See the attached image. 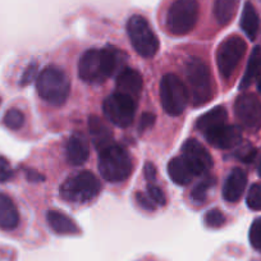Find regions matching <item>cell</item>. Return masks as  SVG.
Returning a JSON list of instances; mask_svg holds the SVG:
<instances>
[{
    "instance_id": "cell-1",
    "label": "cell",
    "mask_w": 261,
    "mask_h": 261,
    "mask_svg": "<svg viewBox=\"0 0 261 261\" xmlns=\"http://www.w3.org/2000/svg\"><path fill=\"white\" fill-rule=\"evenodd\" d=\"M125 63V55L115 47L90 49L79 62V77L89 85L104 84Z\"/></svg>"
},
{
    "instance_id": "cell-2",
    "label": "cell",
    "mask_w": 261,
    "mask_h": 261,
    "mask_svg": "<svg viewBox=\"0 0 261 261\" xmlns=\"http://www.w3.org/2000/svg\"><path fill=\"white\" fill-rule=\"evenodd\" d=\"M186 82L190 100L195 108L209 104L215 96L214 81L206 62L200 58H191L185 67Z\"/></svg>"
},
{
    "instance_id": "cell-3",
    "label": "cell",
    "mask_w": 261,
    "mask_h": 261,
    "mask_svg": "<svg viewBox=\"0 0 261 261\" xmlns=\"http://www.w3.org/2000/svg\"><path fill=\"white\" fill-rule=\"evenodd\" d=\"M36 90L44 101L54 107H60L69 96L71 80L58 65H47L37 76Z\"/></svg>"
},
{
    "instance_id": "cell-4",
    "label": "cell",
    "mask_w": 261,
    "mask_h": 261,
    "mask_svg": "<svg viewBox=\"0 0 261 261\" xmlns=\"http://www.w3.org/2000/svg\"><path fill=\"white\" fill-rule=\"evenodd\" d=\"M97 168L105 180L119 183L128 179L134 173V162L123 147L113 144L99 152Z\"/></svg>"
},
{
    "instance_id": "cell-5",
    "label": "cell",
    "mask_w": 261,
    "mask_h": 261,
    "mask_svg": "<svg viewBox=\"0 0 261 261\" xmlns=\"http://www.w3.org/2000/svg\"><path fill=\"white\" fill-rule=\"evenodd\" d=\"M101 182L94 173L84 170L67 178L60 187V196L71 204H86L99 196Z\"/></svg>"
},
{
    "instance_id": "cell-6",
    "label": "cell",
    "mask_w": 261,
    "mask_h": 261,
    "mask_svg": "<svg viewBox=\"0 0 261 261\" xmlns=\"http://www.w3.org/2000/svg\"><path fill=\"white\" fill-rule=\"evenodd\" d=\"M200 14L197 0H174L167 13L168 31L174 36H185L195 29Z\"/></svg>"
},
{
    "instance_id": "cell-7",
    "label": "cell",
    "mask_w": 261,
    "mask_h": 261,
    "mask_svg": "<svg viewBox=\"0 0 261 261\" xmlns=\"http://www.w3.org/2000/svg\"><path fill=\"white\" fill-rule=\"evenodd\" d=\"M127 34L129 41L139 55L142 58L155 57L159 50V39L145 17L135 14L127 22Z\"/></svg>"
},
{
    "instance_id": "cell-8",
    "label": "cell",
    "mask_w": 261,
    "mask_h": 261,
    "mask_svg": "<svg viewBox=\"0 0 261 261\" xmlns=\"http://www.w3.org/2000/svg\"><path fill=\"white\" fill-rule=\"evenodd\" d=\"M190 101L187 87L174 73H167L160 81V102L167 114L178 117Z\"/></svg>"
},
{
    "instance_id": "cell-9",
    "label": "cell",
    "mask_w": 261,
    "mask_h": 261,
    "mask_svg": "<svg viewBox=\"0 0 261 261\" xmlns=\"http://www.w3.org/2000/svg\"><path fill=\"white\" fill-rule=\"evenodd\" d=\"M136 109V100L120 92H115L108 96L102 104L105 118L110 123L120 128H127L132 124Z\"/></svg>"
},
{
    "instance_id": "cell-10",
    "label": "cell",
    "mask_w": 261,
    "mask_h": 261,
    "mask_svg": "<svg viewBox=\"0 0 261 261\" xmlns=\"http://www.w3.org/2000/svg\"><path fill=\"white\" fill-rule=\"evenodd\" d=\"M247 45L242 37L237 35L228 36L220 42L217 50V64L220 76L224 80H229L234 73L236 68L245 55Z\"/></svg>"
},
{
    "instance_id": "cell-11",
    "label": "cell",
    "mask_w": 261,
    "mask_h": 261,
    "mask_svg": "<svg viewBox=\"0 0 261 261\" xmlns=\"http://www.w3.org/2000/svg\"><path fill=\"white\" fill-rule=\"evenodd\" d=\"M234 115L245 129L256 132L261 127L260 100L250 92L240 95L234 101Z\"/></svg>"
},
{
    "instance_id": "cell-12",
    "label": "cell",
    "mask_w": 261,
    "mask_h": 261,
    "mask_svg": "<svg viewBox=\"0 0 261 261\" xmlns=\"http://www.w3.org/2000/svg\"><path fill=\"white\" fill-rule=\"evenodd\" d=\"M182 158L195 175L205 174L213 168L210 152L195 139H188L182 145Z\"/></svg>"
},
{
    "instance_id": "cell-13",
    "label": "cell",
    "mask_w": 261,
    "mask_h": 261,
    "mask_svg": "<svg viewBox=\"0 0 261 261\" xmlns=\"http://www.w3.org/2000/svg\"><path fill=\"white\" fill-rule=\"evenodd\" d=\"M207 144L215 149L228 150L237 146L242 140V130L240 127L233 124H222L204 134Z\"/></svg>"
},
{
    "instance_id": "cell-14",
    "label": "cell",
    "mask_w": 261,
    "mask_h": 261,
    "mask_svg": "<svg viewBox=\"0 0 261 261\" xmlns=\"http://www.w3.org/2000/svg\"><path fill=\"white\" fill-rule=\"evenodd\" d=\"M117 92L130 96L137 101L142 90V76L136 69L124 68L117 77Z\"/></svg>"
},
{
    "instance_id": "cell-15",
    "label": "cell",
    "mask_w": 261,
    "mask_h": 261,
    "mask_svg": "<svg viewBox=\"0 0 261 261\" xmlns=\"http://www.w3.org/2000/svg\"><path fill=\"white\" fill-rule=\"evenodd\" d=\"M247 186V174L241 168H236L230 172L223 186V197L228 202H237L242 197Z\"/></svg>"
},
{
    "instance_id": "cell-16",
    "label": "cell",
    "mask_w": 261,
    "mask_h": 261,
    "mask_svg": "<svg viewBox=\"0 0 261 261\" xmlns=\"http://www.w3.org/2000/svg\"><path fill=\"white\" fill-rule=\"evenodd\" d=\"M89 132L92 144L99 152L114 144L112 129L101 118L96 115H91L89 118Z\"/></svg>"
},
{
    "instance_id": "cell-17",
    "label": "cell",
    "mask_w": 261,
    "mask_h": 261,
    "mask_svg": "<svg viewBox=\"0 0 261 261\" xmlns=\"http://www.w3.org/2000/svg\"><path fill=\"white\" fill-rule=\"evenodd\" d=\"M65 159L73 167H80L87 162L90 156V150L86 141L81 136L69 137L65 142Z\"/></svg>"
},
{
    "instance_id": "cell-18",
    "label": "cell",
    "mask_w": 261,
    "mask_h": 261,
    "mask_svg": "<svg viewBox=\"0 0 261 261\" xmlns=\"http://www.w3.org/2000/svg\"><path fill=\"white\" fill-rule=\"evenodd\" d=\"M19 224V213L13 200L0 192V229L13 230Z\"/></svg>"
},
{
    "instance_id": "cell-19",
    "label": "cell",
    "mask_w": 261,
    "mask_h": 261,
    "mask_svg": "<svg viewBox=\"0 0 261 261\" xmlns=\"http://www.w3.org/2000/svg\"><path fill=\"white\" fill-rule=\"evenodd\" d=\"M46 220L49 227L58 234H79L80 233V228L74 223V220L62 212H57V210L47 212Z\"/></svg>"
},
{
    "instance_id": "cell-20",
    "label": "cell",
    "mask_w": 261,
    "mask_h": 261,
    "mask_svg": "<svg viewBox=\"0 0 261 261\" xmlns=\"http://www.w3.org/2000/svg\"><path fill=\"white\" fill-rule=\"evenodd\" d=\"M227 109H225L224 107H222V105H219V107L213 108L212 110H209L207 113L202 114L201 117L197 119V122H196V128H197L201 134H206L207 130L213 129V128L225 124V123H227Z\"/></svg>"
},
{
    "instance_id": "cell-21",
    "label": "cell",
    "mask_w": 261,
    "mask_h": 261,
    "mask_svg": "<svg viewBox=\"0 0 261 261\" xmlns=\"http://www.w3.org/2000/svg\"><path fill=\"white\" fill-rule=\"evenodd\" d=\"M168 174L178 186H187L192 182L195 174L182 156L173 158L168 164Z\"/></svg>"
},
{
    "instance_id": "cell-22",
    "label": "cell",
    "mask_w": 261,
    "mask_h": 261,
    "mask_svg": "<svg viewBox=\"0 0 261 261\" xmlns=\"http://www.w3.org/2000/svg\"><path fill=\"white\" fill-rule=\"evenodd\" d=\"M261 76V46H255L251 51L250 58H248L246 72L241 81L240 90H246Z\"/></svg>"
},
{
    "instance_id": "cell-23",
    "label": "cell",
    "mask_w": 261,
    "mask_h": 261,
    "mask_svg": "<svg viewBox=\"0 0 261 261\" xmlns=\"http://www.w3.org/2000/svg\"><path fill=\"white\" fill-rule=\"evenodd\" d=\"M241 0H215L214 3V17L220 26H227L237 13Z\"/></svg>"
},
{
    "instance_id": "cell-24",
    "label": "cell",
    "mask_w": 261,
    "mask_h": 261,
    "mask_svg": "<svg viewBox=\"0 0 261 261\" xmlns=\"http://www.w3.org/2000/svg\"><path fill=\"white\" fill-rule=\"evenodd\" d=\"M241 29L250 40H255L258 32V14L251 2H246L241 17Z\"/></svg>"
},
{
    "instance_id": "cell-25",
    "label": "cell",
    "mask_w": 261,
    "mask_h": 261,
    "mask_svg": "<svg viewBox=\"0 0 261 261\" xmlns=\"http://www.w3.org/2000/svg\"><path fill=\"white\" fill-rule=\"evenodd\" d=\"M215 185V178L212 177V175H207L206 178L201 180L200 183L193 187L192 192H191V199L196 202V204H201L206 200L207 191Z\"/></svg>"
},
{
    "instance_id": "cell-26",
    "label": "cell",
    "mask_w": 261,
    "mask_h": 261,
    "mask_svg": "<svg viewBox=\"0 0 261 261\" xmlns=\"http://www.w3.org/2000/svg\"><path fill=\"white\" fill-rule=\"evenodd\" d=\"M3 122L9 129L18 130L24 124V114L18 109H11L6 113Z\"/></svg>"
},
{
    "instance_id": "cell-27",
    "label": "cell",
    "mask_w": 261,
    "mask_h": 261,
    "mask_svg": "<svg viewBox=\"0 0 261 261\" xmlns=\"http://www.w3.org/2000/svg\"><path fill=\"white\" fill-rule=\"evenodd\" d=\"M204 223L206 227L217 229V228H220L224 225L225 217L219 209H212L209 212H206V214H205Z\"/></svg>"
},
{
    "instance_id": "cell-28",
    "label": "cell",
    "mask_w": 261,
    "mask_h": 261,
    "mask_svg": "<svg viewBox=\"0 0 261 261\" xmlns=\"http://www.w3.org/2000/svg\"><path fill=\"white\" fill-rule=\"evenodd\" d=\"M246 202H247V206L250 209L256 210V212H260L261 210V182L256 183L252 187L250 188L247 193V197H246Z\"/></svg>"
},
{
    "instance_id": "cell-29",
    "label": "cell",
    "mask_w": 261,
    "mask_h": 261,
    "mask_svg": "<svg viewBox=\"0 0 261 261\" xmlns=\"http://www.w3.org/2000/svg\"><path fill=\"white\" fill-rule=\"evenodd\" d=\"M250 242L255 250L261 252V218L253 220L250 228Z\"/></svg>"
},
{
    "instance_id": "cell-30",
    "label": "cell",
    "mask_w": 261,
    "mask_h": 261,
    "mask_svg": "<svg viewBox=\"0 0 261 261\" xmlns=\"http://www.w3.org/2000/svg\"><path fill=\"white\" fill-rule=\"evenodd\" d=\"M147 196L154 201L155 205H160V206H164L167 204V196L163 192V190L160 187H158L154 183H149L147 185Z\"/></svg>"
},
{
    "instance_id": "cell-31",
    "label": "cell",
    "mask_w": 261,
    "mask_h": 261,
    "mask_svg": "<svg viewBox=\"0 0 261 261\" xmlns=\"http://www.w3.org/2000/svg\"><path fill=\"white\" fill-rule=\"evenodd\" d=\"M37 71H39V65H37L36 63H31V64L24 69L23 74H22L21 86H27V85L31 84L34 80H36L37 76H39Z\"/></svg>"
},
{
    "instance_id": "cell-32",
    "label": "cell",
    "mask_w": 261,
    "mask_h": 261,
    "mask_svg": "<svg viewBox=\"0 0 261 261\" xmlns=\"http://www.w3.org/2000/svg\"><path fill=\"white\" fill-rule=\"evenodd\" d=\"M256 154H257V150L248 144V145H245V146H242L240 150H238L237 158L243 163H251L253 159H255Z\"/></svg>"
},
{
    "instance_id": "cell-33",
    "label": "cell",
    "mask_w": 261,
    "mask_h": 261,
    "mask_svg": "<svg viewBox=\"0 0 261 261\" xmlns=\"http://www.w3.org/2000/svg\"><path fill=\"white\" fill-rule=\"evenodd\" d=\"M13 177V169L4 156L0 155V183L8 182Z\"/></svg>"
},
{
    "instance_id": "cell-34",
    "label": "cell",
    "mask_w": 261,
    "mask_h": 261,
    "mask_svg": "<svg viewBox=\"0 0 261 261\" xmlns=\"http://www.w3.org/2000/svg\"><path fill=\"white\" fill-rule=\"evenodd\" d=\"M136 201L139 202L140 206L144 210H147V212H154L155 210V204L149 196L145 195L144 192H137L136 193Z\"/></svg>"
},
{
    "instance_id": "cell-35",
    "label": "cell",
    "mask_w": 261,
    "mask_h": 261,
    "mask_svg": "<svg viewBox=\"0 0 261 261\" xmlns=\"http://www.w3.org/2000/svg\"><path fill=\"white\" fill-rule=\"evenodd\" d=\"M155 123V115L152 113H144L141 115V120H140L139 124V130L140 132H144V130L149 129L154 125Z\"/></svg>"
},
{
    "instance_id": "cell-36",
    "label": "cell",
    "mask_w": 261,
    "mask_h": 261,
    "mask_svg": "<svg viewBox=\"0 0 261 261\" xmlns=\"http://www.w3.org/2000/svg\"><path fill=\"white\" fill-rule=\"evenodd\" d=\"M144 173H145V178L149 180V183L155 182V179H156V168H155V165L152 164V163L149 162L145 164Z\"/></svg>"
},
{
    "instance_id": "cell-37",
    "label": "cell",
    "mask_w": 261,
    "mask_h": 261,
    "mask_svg": "<svg viewBox=\"0 0 261 261\" xmlns=\"http://www.w3.org/2000/svg\"><path fill=\"white\" fill-rule=\"evenodd\" d=\"M26 178L29 180H31V182H42V180L45 179L44 175L40 174L39 172H36V170L34 169H26Z\"/></svg>"
},
{
    "instance_id": "cell-38",
    "label": "cell",
    "mask_w": 261,
    "mask_h": 261,
    "mask_svg": "<svg viewBox=\"0 0 261 261\" xmlns=\"http://www.w3.org/2000/svg\"><path fill=\"white\" fill-rule=\"evenodd\" d=\"M257 89H258V92L261 94V76H260V79H258V82H257Z\"/></svg>"
},
{
    "instance_id": "cell-39",
    "label": "cell",
    "mask_w": 261,
    "mask_h": 261,
    "mask_svg": "<svg viewBox=\"0 0 261 261\" xmlns=\"http://www.w3.org/2000/svg\"><path fill=\"white\" fill-rule=\"evenodd\" d=\"M257 173H258V175H260V177H261V160H260V163H258V167H257Z\"/></svg>"
},
{
    "instance_id": "cell-40",
    "label": "cell",
    "mask_w": 261,
    "mask_h": 261,
    "mask_svg": "<svg viewBox=\"0 0 261 261\" xmlns=\"http://www.w3.org/2000/svg\"><path fill=\"white\" fill-rule=\"evenodd\" d=\"M0 102H2V99H0Z\"/></svg>"
}]
</instances>
